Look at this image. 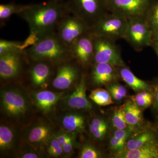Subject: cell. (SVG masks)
Returning a JSON list of instances; mask_svg holds the SVG:
<instances>
[{
	"mask_svg": "<svg viewBox=\"0 0 158 158\" xmlns=\"http://www.w3.org/2000/svg\"><path fill=\"white\" fill-rule=\"evenodd\" d=\"M56 137L58 142L62 147L73 139L72 136L65 133H60L56 135Z\"/></svg>",
	"mask_w": 158,
	"mask_h": 158,
	"instance_id": "e575fe53",
	"label": "cell"
},
{
	"mask_svg": "<svg viewBox=\"0 0 158 158\" xmlns=\"http://www.w3.org/2000/svg\"><path fill=\"white\" fill-rule=\"evenodd\" d=\"M128 139L124 149L132 150L158 141V127H150L139 130Z\"/></svg>",
	"mask_w": 158,
	"mask_h": 158,
	"instance_id": "5bb4252c",
	"label": "cell"
},
{
	"mask_svg": "<svg viewBox=\"0 0 158 158\" xmlns=\"http://www.w3.org/2000/svg\"><path fill=\"white\" fill-rule=\"evenodd\" d=\"M47 152L51 156L58 157L64 154L62 147L58 142L56 135L49 139Z\"/></svg>",
	"mask_w": 158,
	"mask_h": 158,
	"instance_id": "f1b7e54d",
	"label": "cell"
},
{
	"mask_svg": "<svg viewBox=\"0 0 158 158\" xmlns=\"http://www.w3.org/2000/svg\"><path fill=\"white\" fill-rule=\"evenodd\" d=\"M119 73L123 80L135 91L144 90L152 91V86H151L146 82L138 78L129 69H121Z\"/></svg>",
	"mask_w": 158,
	"mask_h": 158,
	"instance_id": "ffe728a7",
	"label": "cell"
},
{
	"mask_svg": "<svg viewBox=\"0 0 158 158\" xmlns=\"http://www.w3.org/2000/svg\"><path fill=\"white\" fill-rule=\"evenodd\" d=\"M149 0H112L114 8L122 15L137 17L147 9Z\"/></svg>",
	"mask_w": 158,
	"mask_h": 158,
	"instance_id": "9a60e30c",
	"label": "cell"
},
{
	"mask_svg": "<svg viewBox=\"0 0 158 158\" xmlns=\"http://www.w3.org/2000/svg\"><path fill=\"white\" fill-rule=\"evenodd\" d=\"M1 103L5 113L11 116H21L28 109L25 96L19 91L14 89L4 90L2 92Z\"/></svg>",
	"mask_w": 158,
	"mask_h": 158,
	"instance_id": "9c48e42d",
	"label": "cell"
},
{
	"mask_svg": "<svg viewBox=\"0 0 158 158\" xmlns=\"http://www.w3.org/2000/svg\"><path fill=\"white\" fill-rule=\"evenodd\" d=\"M132 132L128 128L125 129H116L113 135L120 140L127 141Z\"/></svg>",
	"mask_w": 158,
	"mask_h": 158,
	"instance_id": "836d02e7",
	"label": "cell"
},
{
	"mask_svg": "<svg viewBox=\"0 0 158 158\" xmlns=\"http://www.w3.org/2000/svg\"><path fill=\"white\" fill-rule=\"evenodd\" d=\"M114 66L104 63H95L92 72V81L98 86L109 85L116 79Z\"/></svg>",
	"mask_w": 158,
	"mask_h": 158,
	"instance_id": "2e32d148",
	"label": "cell"
},
{
	"mask_svg": "<svg viewBox=\"0 0 158 158\" xmlns=\"http://www.w3.org/2000/svg\"><path fill=\"white\" fill-rule=\"evenodd\" d=\"M27 59L23 51H16L0 55V77L5 81L16 78L21 73Z\"/></svg>",
	"mask_w": 158,
	"mask_h": 158,
	"instance_id": "52a82bcc",
	"label": "cell"
},
{
	"mask_svg": "<svg viewBox=\"0 0 158 158\" xmlns=\"http://www.w3.org/2000/svg\"><path fill=\"white\" fill-rule=\"evenodd\" d=\"M69 12L66 6L55 1L27 6L18 15L28 24L30 31L46 35L56 32L59 23Z\"/></svg>",
	"mask_w": 158,
	"mask_h": 158,
	"instance_id": "6da1fadb",
	"label": "cell"
},
{
	"mask_svg": "<svg viewBox=\"0 0 158 158\" xmlns=\"http://www.w3.org/2000/svg\"><path fill=\"white\" fill-rule=\"evenodd\" d=\"M22 42L6 40H0V55L16 51H21L20 46Z\"/></svg>",
	"mask_w": 158,
	"mask_h": 158,
	"instance_id": "f546056e",
	"label": "cell"
},
{
	"mask_svg": "<svg viewBox=\"0 0 158 158\" xmlns=\"http://www.w3.org/2000/svg\"><path fill=\"white\" fill-rule=\"evenodd\" d=\"M62 123L64 128L71 132L83 131L85 130V118L79 113L65 114L62 117Z\"/></svg>",
	"mask_w": 158,
	"mask_h": 158,
	"instance_id": "44dd1931",
	"label": "cell"
},
{
	"mask_svg": "<svg viewBox=\"0 0 158 158\" xmlns=\"http://www.w3.org/2000/svg\"><path fill=\"white\" fill-rule=\"evenodd\" d=\"M81 158H98L101 157L100 152L92 145L86 144L82 148L79 155Z\"/></svg>",
	"mask_w": 158,
	"mask_h": 158,
	"instance_id": "1f68e13d",
	"label": "cell"
},
{
	"mask_svg": "<svg viewBox=\"0 0 158 158\" xmlns=\"http://www.w3.org/2000/svg\"><path fill=\"white\" fill-rule=\"evenodd\" d=\"M125 37L137 47L149 45L151 41L152 32L143 21L134 19L129 21Z\"/></svg>",
	"mask_w": 158,
	"mask_h": 158,
	"instance_id": "30bf717a",
	"label": "cell"
},
{
	"mask_svg": "<svg viewBox=\"0 0 158 158\" xmlns=\"http://www.w3.org/2000/svg\"><path fill=\"white\" fill-rule=\"evenodd\" d=\"M51 128L46 125H39L34 127L30 131L28 140L31 144L38 145L43 144L50 139Z\"/></svg>",
	"mask_w": 158,
	"mask_h": 158,
	"instance_id": "7402d4cb",
	"label": "cell"
},
{
	"mask_svg": "<svg viewBox=\"0 0 158 158\" xmlns=\"http://www.w3.org/2000/svg\"><path fill=\"white\" fill-rule=\"evenodd\" d=\"M14 140V134L11 129L7 126L0 127V149L2 151L11 148Z\"/></svg>",
	"mask_w": 158,
	"mask_h": 158,
	"instance_id": "4316f807",
	"label": "cell"
},
{
	"mask_svg": "<svg viewBox=\"0 0 158 158\" xmlns=\"http://www.w3.org/2000/svg\"><path fill=\"white\" fill-rule=\"evenodd\" d=\"M74 147V141L73 139L62 146L63 152L65 154H69L73 150Z\"/></svg>",
	"mask_w": 158,
	"mask_h": 158,
	"instance_id": "f35d334b",
	"label": "cell"
},
{
	"mask_svg": "<svg viewBox=\"0 0 158 158\" xmlns=\"http://www.w3.org/2000/svg\"><path fill=\"white\" fill-rule=\"evenodd\" d=\"M27 6H17L14 4H2L0 6V21L5 23L14 15L19 14Z\"/></svg>",
	"mask_w": 158,
	"mask_h": 158,
	"instance_id": "484cf974",
	"label": "cell"
},
{
	"mask_svg": "<svg viewBox=\"0 0 158 158\" xmlns=\"http://www.w3.org/2000/svg\"><path fill=\"white\" fill-rule=\"evenodd\" d=\"M94 36L95 63H108L114 66H121L123 61L118 51L106 37Z\"/></svg>",
	"mask_w": 158,
	"mask_h": 158,
	"instance_id": "8992f818",
	"label": "cell"
},
{
	"mask_svg": "<svg viewBox=\"0 0 158 158\" xmlns=\"http://www.w3.org/2000/svg\"><path fill=\"white\" fill-rule=\"evenodd\" d=\"M68 60L57 65L56 73L52 84L54 88L59 90L69 88L78 77L77 69Z\"/></svg>",
	"mask_w": 158,
	"mask_h": 158,
	"instance_id": "8fae6325",
	"label": "cell"
},
{
	"mask_svg": "<svg viewBox=\"0 0 158 158\" xmlns=\"http://www.w3.org/2000/svg\"><path fill=\"white\" fill-rule=\"evenodd\" d=\"M64 103L69 108L75 110H90L92 105L86 95V84L85 77L82 75L75 90L67 97Z\"/></svg>",
	"mask_w": 158,
	"mask_h": 158,
	"instance_id": "7c38bea8",
	"label": "cell"
},
{
	"mask_svg": "<svg viewBox=\"0 0 158 158\" xmlns=\"http://www.w3.org/2000/svg\"><path fill=\"white\" fill-rule=\"evenodd\" d=\"M108 129V125L103 118H93L89 125L90 132L97 140H101L105 138Z\"/></svg>",
	"mask_w": 158,
	"mask_h": 158,
	"instance_id": "603a6c76",
	"label": "cell"
},
{
	"mask_svg": "<svg viewBox=\"0 0 158 158\" xmlns=\"http://www.w3.org/2000/svg\"><path fill=\"white\" fill-rule=\"evenodd\" d=\"M152 23L156 31L158 30V4L155 7L152 17Z\"/></svg>",
	"mask_w": 158,
	"mask_h": 158,
	"instance_id": "74e56055",
	"label": "cell"
},
{
	"mask_svg": "<svg viewBox=\"0 0 158 158\" xmlns=\"http://www.w3.org/2000/svg\"><path fill=\"white\" fill-rule=\"evenodd\" d=\"M89 31V28L81 20L69 12L59 23L56 32L69 47L79 37Z\"/></svg>",
	"mask_w": 158,
	"mask_h": 158,
	"instance_id": "277c9868",
	"label": "cell"
},
{
	"mask_svg": "<svg viewBox=\"0 0 158 158\" xmlns=\"http://www.w3.org/2000/svg\"><path fill=\"white\" fill-rule=\"evenodd\" d=\"M66 7L69 13L81 20L89 30L101 17L98 0H73L72 5Z\"/></svg>",
	"mask_w": 158,
	"mask_h": 158,
	"instance_id": "5b68a950",
	"label": "cell"
},
{
	"mask_svg": "<svg viewBox=\"0 0 158 158\" xmlns=\"http://www.w3.org/2000/svg\"><path fill=\"white\" fill-rule=\"evenodd\" d=\"M132 101L135 102L141 110L146 109L152 105L154 96L152 91L142 90L131 97Z\"/></svg>",
	"mask_w": 158,
	"mask_h": 158,
	"instance_id": "d4e9b609",
	"label": "cell"
},
{
	"mask_svg": "<svg viewBox=\"0 0 158 158\" xmlns=\"http://www.w3.org/2000/svg\"><path fill=\"white\" fill-rule=\"evenodd\" d=\"M89 98L96 104L100 106H105L114 103L110 92L103 88H98L92 90Z\"/></svg>",
	"mask_w": 158,
	"mask_h": 158,
	"instance_id": "cb8c5ba5",
	"label": "cell"
},
{
	"mask_svg": "<svg viewBox=\"0 0 158 158\" xmlns=\"http://www.w3.org/2000/svg\"><path fill=\"white\" fill-rule=\"evenodd\" d=\"M23 52L28 60L32 62L44 61L58 65L72 59L69 48L56 32L45 35Z\"/></svg>",
	"mask_w": 158,
	"mask_h": 158,
	"instance_id": "7a4b0ae2",
	"label": "cell"
},
{
	"mask_svg": "<svg viewBox=\"0 0 158 158\" xmlns=\"http://www.w3.org/2000/svg\"><path fill=\"white\" fill-rule=\"evenodd\" d=\"M156 40L157 47L158 48V30L156 31Z\"/></svg>",
	"mask_w": 158,
	"mask_h": 158,
	"instance_id": "b9f144b4",
	"label": "cell"
},
{
	"mask_svg": "<svg viewBox=\"0 0 158 158\" xmlns=\"http://www.w3.org/2000/svg\"><path fill=\"white\" fill-rule=\"evenodd\" d=\"M112 124L116 129L128 128L125 118L124 104L114 110L112 117Z\"/></svg>",
	"mask_w": 158,
	"mask_h": 158,
	"instance_id": "83f0119b",
	"label": "cell"
},
{
	"mask_svg": "<svg viewBox=\"0 0 158 158\" xmlns=\"http://www.w3.org/2000/svg\"><path fill=\"white\" fill-rule=\"evenodd\" d=\"M32 62L33 65L30 70L31 81L36 87L44 88L48 84L52 73V68L55 65L44 61Z\"/></svg>",
	"mask_w": 158,
	"mask_h": 158,
	"instance_id": "4fadbf2b",
	"label": "cell"
},
{
	"mask_svg": "<svg viewBox=\"0 0 158 158\" xmlns=\"http://www.w3.org/2000/svg\"><path fill=\"white\" fill-rule=\"evenodd\" d=\"M21 158H38L40 157L37 153L34 151H27L22 153L20 156Z\"/></svg>",
	"mask_w": 158,
	"mask_h": 158,
	"instance_id": "ab89813d",
	"label": "cell"
},
{
	"mask_svg": "<svg viewBox=\"0 0 158 158\" xmlns=\"http://www.w3.org/2000/svg\"><path fill=\"white\" fill-rule=\"evenodd\" d=\"M62 93H55L49 90L39 91L34 95L35 103L40 110L48 112L60 99Z\"/></svg>",
	"mask_w": 158,
	"mask_h": 158,
	"instance_id": "d6986e66",
	"label": "cell"
},
{
	"mask_svg": "<svg viewBox=\"0 0 158 158\" xmlns=\"http://www.w3.org/2000/svg\"><path fill=\"white\" fill-rule=\"evenodd\" d=\"M72 59L82 65H87L94 58V36L89 32L79 37L69 47Z\"/></svg>",
	"mask_w": 158,
	"mask_h": 158,
	"instance_id": "ba28073f",
	"label": "cell"
},
{
	"mask_svg": "<svg viewBox=\"0 0 158 158\" xmlns=\"http://www.w3.org/2000/svg\"><path fill=\"white\" fill-rule=\"evenodd\" d=\"M126 142V141L120 140L113 135L110 138V146L112 150L117 152L124 149Z\"/></svg>",
	"mask_w": 158,
	"mask_h": 158,
	"instance_id": "d6a6232c",
	"label": "cell"
},
{
	"mask_svg": "<svg viewBox=\"0 0 158 158\" xmlns=\"http://www.w3.org/2000/svg\"><path fill=\"white\" fill-rule=\"evenodd\" d=\"M156 51H157V54L158 57V48H157Z\"/></svg>",
	"mask_w": 158,
	"mask_h": 158,
	"instance_id": "7bdbcfd3",
	"label": "cell"
},
{
	"mask_svg": "<svg viewBox=\"0 0 158 158\" xmlns=\"http://www.w3.org/2000/svg\"><path fill=\"white\" fill-rule=\"evenodd\" d=\"M115 156L118 158H158V141L136 149L123 150Z\"/></svg>",
	"mask_w": 158,
	"mask_h": 158,
	"instance_id": "e0dca14e",
	"label": "cell"
},
{
	"mask_svg": "<svg viewBox=\"0 0 158 158\" xmlns=\"http://www.w3.org/2000/svg\"><path fill=\"white\" fill-rule=\"evenodd\" d=\"M45 35H41L36 32L30 31L29 36L24 41L21 42L20 46V50L21 51H23L26 49L31 47L38 42Z\"/></svg>",
	"mask_w": 158,
	"mask_h": 158,
	"instance_id": "4dcf8cb0",
	"label": "cell"
},
{
	"mask_svg": "<svg viewBox=\"0 0 158 158\" xmlns=\"http://www.w3.org/2000/svg\"><path fill=\"white\" fill-rule=\"evenodd\" d=\"M108 91L110 92L111 96L112 97V98L115 100L117 101H119L121 100L124 98L123 97L122 95H120L119 94H118L117 91L116 90H113L112 88L109 87L108 88Z\"/></svg>",
	"mask_w": 158,
	"mask_h": 158,
	"instance_id": "60d3db41",
	"label": "cell"
},
{
	"mask_svg": "<svg viewBox=\"0 0 158 158\" xmlns=\"http://www.w3.org/2000/svg\"><path fill=\"white\" fill-rule=\"evenodd\" d=\"M129 21L123 15L101 17L89 32L95 37H125Z\"/></svg>",
	"mask_w": 158,
	"mask_h": 158,
	"instance_id": "3957f363",
	"label": "cell"
},
{
	"mask_svg": "<svg viewBox=\"0 0 158 158\" xmlns=\"http://www.w3.org/2000/svg\"><path fill=\"white\" fill-rule=\"evenodd\" d=\"M125 118L129 129L133 132L141 127L143 122L141 110L133 101L124 104Z\"/></svg>",
	"mask_w": 158,
	"mask_h": 158,
	"instance_id": "ac0fdd59",
	"label": "cell"
},
{
	"mask_svg": "<svg viewBox=\"0 0 158 158\" xmlns=\"http://www.w3.org/2000/svg\"><path fill=\"white\" fill-rule=\"evenodd\" d=\"M110 88L116 90L118 94L123 98L126 97L127 95V92L126 88L124 86L118 84H112L109 86Z\"/></svg>",
	"mask_w": 158,
	"mask_h": 158,
	"instance_id": "8d00e7d4",
	"label": "cell"
},
{
	"mask_svg": "<svg viewBox=\"0 0 158 158\" xmlns=\"http://www.w3.org/2000/svg\"><path fill=\"white\" fill-rule=\"evenodd\" d=\"M152 88L154 96L153 108L158 117V83L153 85Z\"/></svg>",
	"mask_w": 158,
	"mask_h": 158,
	"instance_id": "d590c367",
	"label": "cell"
}]
</instances>
